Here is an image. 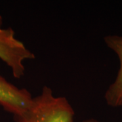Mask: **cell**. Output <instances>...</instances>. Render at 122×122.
<instances>
[{
	"mask_svg": "<svg viewBox=\"0 0 122 122\" xmlns=\"http://www.w3.org/2000/svg\"><path fill=\"white\" fill-rule=\"evenodd\" d=\"M104 41L107 46L116 54L119 61V69L114 81L105 94L107 105L113 107H122V36L109 35L105 36Z\"/></svg>",
	"mask_w": 122,
	"mask_h": 122,
	"instance_id": "4",
	"label": "cell"
},
{
	"mask_svg": "<svg viewBox=\"0 0 122 122\" xmlns=\"http://www.w3.org/2000/svg\"><path fill=\"white\" fill-rule=\"evenodd\" d=\"M33 96L26 88H20L0 75V107L13 116L23 113Z\"/></svg>",
	"mask_w": 122,
	"mask_h": 122,
	"instance_id": "3",
	"label": "cell"
},
{
	"mask_svg": "<svg viewBox=\"0 0 122 122\" xmlns=\"http://www.w3.org/2000/svg\"><path fill=\"white\" fill-rule=\"evenodd\" d=\"M82 122H99V121H98L97 119L91 118V119H86V120H84V121H83Z\"/></svg>",
	"mask_w": 122,
	"mask_h": 122,
	"instance_id": "5",
	"label": "cell"
},
{
	"mask_svg": "<svg viewBox=\"0 0 122 122\" xmlns=\"http://www.w3.org/2000/svg\"><path fill=\"white\" fill-rule=\"evenodd\" d=\"M75 114L66 98L56 96L46 86L37 96L33 97L27 109L14 119L15 122H73Z\"/></svg>",
	"mask_w": 122,
	"mask_h": 122,
	"instance_id": "1",
	"label": "cell"
},
{
	"mask_svg": "<svg viewBox=\"0 0 122 122\" xmlns=\"http://www.w3.org/2000/svg\"><path fill=\"white\" fill-rule=\"evenodd\" d=\"M35 58V54L16 38L14 30L3 26L0 15V60L10 68L14 77L22 78L25 74V62Z\"/></svg>",
	"mask_w": 122,
	"mask_h": 122,
	"instance_id": "2",
	"label": "cell"
}]
</instances>
